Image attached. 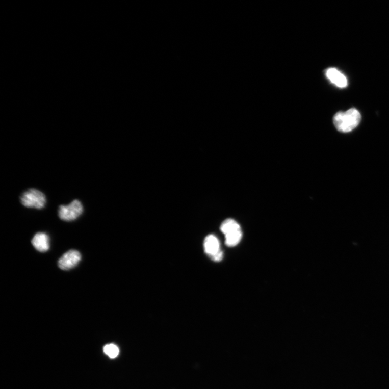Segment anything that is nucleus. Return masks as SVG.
I'll use <instances>...</instances> for the list:
<instances>
[{
	"label": "nucleus",
	"mask_w": 389,
	"mask_h": 389,
	"mask_svg": "<svg viewBox=\"0 0 389 389\" xmlns=\"http://www.w3.org/2000/svg\"><path fill=\"white\" fill-rule=\"evenodd\" d=\"M204 247L206 254L211 257L221 251L219 241L214 235H209L206 237Z\"/></svg>",
	"instance_id": "6"
},
{
	"label": "nucleus",
	"mask_w": 389,
	"mask_h": 389,
	"mask_svg": "<svg viewBox=\"0 0 389 389\" xmlns=\"http://www.w3.org/2000/svg\"><path fill=\"white\" fill-rule=\"evenodd\" d=\"M360 120V114L355 108H351L345 112H338L333 119L336 128L342 133H349L354 130Z\"/></svg>",
	"instance_id": "1"
},
{
	"label": "nucleus",
	"mask_w": 389,
	"mask_h": 389,
	"mask_svg": "<svg viewBox=\"0 0 389 389\" xmlns=\"http://www.w3.org/2000/svg\"><path fill=\"white\" fill-rule=\"evenodd\" d=\"M241 229L239 223L230 219L225 220L221 225V230L225 235Z\"/></svg>",
	"instance_id": "8"
},
{
	"label": "nucleus",
	"mask_w": 389,
	"mask_h": 389,
	"mask_svg": "<svg viewBox=\"0 0 389 389\" xmlns=\"http://www.w3.org/2000/svg\"><path fill=\"white\" fill-rule=\"evenodd\" d=\"M223 254L222 251H220L218 254L211 257V258L215 262H219L223 258Z\"/></svg>",
	"instance_id": "11"
},
{
	"label": "nucleus",
	"mask_w": 389,
	"mask_h": 389,
	"mask_svg": "<svg viewBox=\"0 0 389 389\" xmlns=\"http://www.w3.org/2000/svg\"><path fill=\"white\" fill-rule=\"evenodd\" d=\"M242 237V232L241 230L225 235V244L228 247H234L238 245Z\"/></svg>",
	"instance_id": "9"
},
{
	"label": "nucleus",
	"mask_w": 389,
	"mask_h": 389,
	"mask_svg": "<svg viewBox=\"0 0 389 389\" xmlns=\"http://www.w3.org/2000/svg\"><path fill=\"white\" fill-rule=\"evenodd\" d=\"M20 201L23 206L38 210L42 209L47 202L46 196L36 189L27 190L22 194Z\"/></svg>",
	"instance_id": "2"
},
{
	"label": "nucleus",
	"mask_w": 389,
	"mask_h": 389,
	"mask_svg": "<svg viewBox=\"0 0 389 389\" xmlns=\"http://www.w3.org/2000/svg\"><path fill=\"white\" fill-rule=\"evenodd\" d=\"M81 260V255L78 251L70 250L59 259L58 266L62 270H68L77 266Z\"/></svg>",
	"instance_id": "4"
},
{
	"label": "nucleus",
	"mask_w": 389,
	"mask_h": 389,
	"mask_svg": "<svg viewBox=\"0 0 389 389\" xmlns=\"http://www.w3.org/2000/svg\"><path fill=\"white\" fill-rule=\"evenodd\" d=\"M103 351L112 359L116 358L119 354V348L112 343L106 345L103 348Z\"/></svg>",
	"instance_id": "10"
},
{
	"label": "nucleus",
	"mask_w": 389,
	"mask_h": 389,
	"mask_svg": "<svg viewBox=\"0 0 389 389\" xmlns=\"http://www.w3.org/2000/svg\"><path fill=\"white\" fill-rule=\"evenodd\" d=\"M326 75L332 83L339 87L344 88L347 86L346 77L336 69H328L326 71Z\"/></svg>",
	"instance_id": "7"
},
{
	"label": "nucleus",
	"mask_w": 389,
	"mask_h": 389,
	"mask_svg": "<svg viewBox=\"0 0 389 389\" xmlns=\"http://www.w3.org/2000/svg\"><path fill=\"white\" fill-rule=\"evenodd\" d=\"M84 207L81 202L75 200L68 205H61L59 206L58 214L63 221L70 222L76 220L82 215Z\"/></svg>",
	"instance_id": "3"
},
{
	"label": "nucleus",
	"mask_w": 389,
	"mask_h": 389,
	"mask_svg": "<svg viewBox=\"0 0 389 389\" xmlns=\"http://www.w3.org/2000/svg\"><path fill=\"white\" fill-rule=\"evenodd\" d=\"M32 243L33 247L42 252L47 251L50 248L48 235L44 232H38L34 235Z\"/></svg>",
	"instance_id": "5"
}]
</instances>
